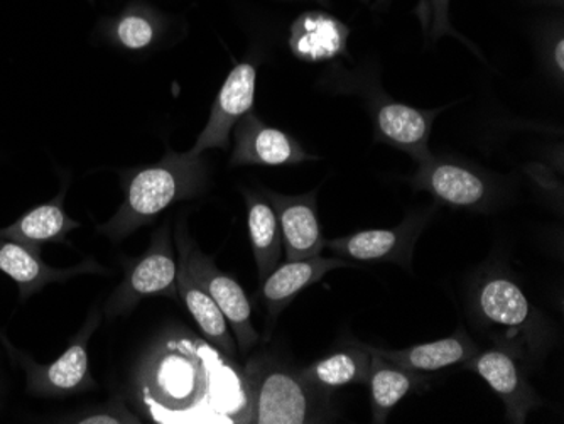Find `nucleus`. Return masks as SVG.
<instances>
[{"instance_id":"10","label":"nucleus","mask_w":564,"mask_h":424,"mask_svg":"<svg viewBox=\"0 0 564 424\" xmlns=\"http://www.w3.org/2000/svg\"><path fill=\"white\" fill-rule=\"evenodd\" d=\"M0 272L18 284L19 300L25 302L50 284L63 283L82 274H109L95 259L72 268H51L41 252L15 240L0 239Z\"/></svg>"},{"instance_id":"8","label":"nucleus","mask_w":564,"mask_h":424,"mask_svg":"<svg viewBox=\"0 0 564 424\" xmlns=\"http://www.w3.org/2000/svg\"><path fill=\"white\" fill-rule=\"evenodd\" d=\"M426 224V217L408 218L394 229L360 230L350 236L326 240L325 249H329L340 259L358 262H395L402 268H409L414 243Z\"/></svg>"},{"instance_id":"18","label":"nucleus","mask_w":564,"mask_h":424,"mask_svg":"<svg viewBox=\"0 0 564 424\" xmlns=\"http://www.w3.org/2000/svg\"><path fill=\"white\" fill-rule=\"evenodd\" d=\"M63 199L65 192L22 215L11 226L2 227L0 239L15 240L40 252L47 243H66L68 233L80 229L82 224L66 214Z\"/></svg>"},{"instance_id":"9","label":"nucleus","mask_w":564,"mask_h":424,"mask_svg":"<svg viewBox=\"0 0 564 424\" xmlns=\"http://www.w3.org/2000/svg\"><path fill=\"white\" fill-rule=\"evenodd\" d=\"M256 77L258 72L250 63L237 65L230 72L215 98L207 128L203 129L192 151H188L189 156L199 157L208 149H228L230 132L237 122L252 110Z\"/></svg>"},{"instance_id":"24","label":"nucleus","mask_w":564,"mask_h":424,"mask_svg":"<svg viewBox=\"0 0 564 424\" xmlns=\"http://www.w3.org/2000/svg\"><path fill=\"white\" fill-rule=\"evenodd\" d=\"M72 423L80 424H123L139 423L134 414L129 413L123 406L110 407L109 411H100V413L87 414V416H78L72 420Z\"/></svg>"},{"instance_id":"11","label":"nucleus","mask_w":564,"mask_h":424,"mask_svg":"<svg viewBox=\"0 0 564 424\" xmlns=\"http://www.w3.org/2000/svg\"><path fill=\"white\" fill-rule=\"evenodd\" d=\"M234 129L236 148L230 157L232 166H284L316 160L290 134L269 128L252 112L246 113Z\"/></svg>"},{"instance_id":"6","label":"nucleus","mask_w":564,"mask_h":424,"mask_svg":"<svg viewBox=\"0 0 564 424\" xmlns=\"http://www.w3.org/2000/svg\"><path fill=\"white\" fill-rule=\"evenodd\" d=\"M167 296L171 300L177 294V261L171 246L170 229L163 227L151 239L148 251L139 258L134 268L127 272L116 293L109 297L106 315H126L134 309L148 296Z\"/></svg>"},{"instance_id":"22","label":"nucleus","mask_w":564,"mask_h":424,"mask_svg":"<svg viewBox=\"0 0 564 424\" xmlns=\"http://www.w3.org/2000/svg\"><path fill=\"white\" fill-rule=\"evenodd\" d=\"M423 382L424 378L421 373L402 369L372 352V366H370L367 385L370 388L373 423H386L389 414L402 399L416 391Z\"/></svg>"},{"instance_id":"4","label":"nucleus","mask_w":564,"mask_h":424,"mask_svg":"<svg viewBox=\"0 0 564 424\" xmlns=\"http://www.w3.org/2000/svg\"><path fill=\"white\" fill-rule=\"evenodd\" d=\"M177 262H182L193 280L210 294L232 328L240 354H249L259 344V334L252 325V306L242 286L230 274L221 271L210 256L203 254L186 230L185 221L176 227Z\"/></svg>"},{"instance_id":"5","label":"nucleus","mask_w":564,"mask_h":424,"mask_svg":"<svg viewBox=\"0 0 564 424\" xmlns=\"http://www.w3.org/2000/svg\"><path fill=\"white\" fill-rule=\"evenodd\" d=\"M100 323L97 308L90 313L82 330L73 338L65 352L51 363H37L28 354L12 348L9 356L25 373V389L37 398H68L95 388L88 367V341Z\"/></svg>"},{"instance_id":"16","label":"nucleus","mask_w":564,"mask_h":424,"mask_svg":"<svg viewBox=\"0 0 564 424\" xmlns=\"http://www.w3.org/2000/svg\"><path fill=\"white\" fill-rule=\"evenodd\" d=\"M417 185L442 204L456 208H477L489 198L484 180L467 167L452 163H423Z\"/></svg>"},{"instance_id":"1","label":"nucleus","mask_w":564,"mask_h":424,"mask_svg":"<svg viewBox=\"0 0 564 424\" xmlns=\"http://www.w3.org/2000/svg\"><path fill=\"white\" fill-rule=\"evenodd\" d=\"M203 180L202 156L167 153L156 166L132 176L123 204L109 221L98 226V232L112 240L126 239L151 224L170 205L195 196L202 189Z\"/></svg>"},{"instance_id":"3","label":"nucleus","mask_w":564,"mask_h":424,"mask_svg":"<svg viewBox=\"0 0 564 424\" xmlns=\"http://www.w3.org/2000/svg\"><path fill=\"white\" fill-rule=\"evenodd\" d=\"M250 423L304 424L322 420L325 394L310 388L300 373L272 362L247 366Z\"/></svg>"},{"instance_id":"13","label":"nucleus","mask_w":564,"mask_h":424,"mask_svg":"<svg viewBox=\"0 0 564 424\" xmlns=\"http://www.w3.org/2000/svg\"><path fill=\"white\" fill-rule=\"evenodd\" d=\"M350 262L345 259L322 258V256L286 261L279 265L261 284V293L265 305H268L269 318H278L279 313L286 308L301 291L319 283L328 272L335 271V269L350 268Z\"/></svg>"},{"instance_id":"19","label":"nucleus","mask_w":564,"mask_h":424,"mask_svg":"<svg viewBox=\"0 0 564 424\" xmlns=\"http://www.w3.org/2000/svg\"><path fill=\"white\" fill-rule=\"evenodd\" d=\"M433 113L413 109L404 104H383L377 112V131L380 139L411 154L420 163L433 160L430 141Z\"/></svg>"},{"instance_id":"15","label":"nucleus","mask_w":564,"mask_h":424,"mask_svg":"<svg viewBox=\"0 0 564 424\" xmlns=\"http://www.w3.org/2000/svg\"><path fill=\"white\" fill-rule=\"evenodd\" d=\"M372 352L369 345L354 344L350 347L338 348L312 366L301 369L300 376L310 388L322 394H332L337 389L347 385L362 384L369 381Z\"/></svg>"},{"instance_id":"21","label":"nucleus","mask_w":564,"mask_h":424,"mask_svg":"<svg viewBox=\"0 0 564 424\" xmlns=\"http://www.w3.org/2000/svg\"><path fill=\"white\" fill-rule=\"evenodd\" d=\"M247 202V226H249L250 243L253 259L258 265L259 283L278 268L282 256L281 229L278 215L269 204V199L259 193H243Z\"/></svg>"},{"instance_id":"20","label":"nucleus","mask_w":564,"mask_h":424,"mask_svg":"<svg viewBox=\"0 0 564 424\" xmlns=\"http://www.w3.org/2000/svg\"><path fill=\"white\" fill-rule=\"evenodd\" d=\"M177 294L182 297L188 312L192 313L208 344L217 348L221 356L236 357L237 341L230 334L227 318L218 308L217 303L212 300L210 294L193 280L188 269L182 262H177Z\"/></svg>"},{"instance_id":"25","label":"nucleus","mask_w":564,"mask_h":424,"mask_svg":"<svg viewBox=\"0 0 564 424\" xmlns=\"http://www.w3.org/2000/svg\"><path fill=\"white\" fill-rule=\"evenodd\" d=\"M554 62H556L557 69L563 72L564 69V41L560 40L556 44V50H554Z\"/></svg>"},{"instance_id":"7","label":"nucleus","mask_w":564,"mask_h":424,"mask_svg":"<svg viewBox=\"0 0 564 424\" xmlns=\"http://www.w3.org/2000/svg\"><path fill=\"white\" fill-rule=\"evenodd\" d=\"M464 367L480 376L502 399L506 420L510 423H525L529 413L540 406L541 398L535 394L534 388L529 382L524 363L502 348L478 350L464 363Z\"/></svg>"},{"instance_id":"12","label":"nucleus","mask_w":564,"mask_h":424,"mask_svg":"<svg viewBox=\"0 0 564 424\" xmlns=\"http://www.w3.org/2000/svg\"><path fill=\"white\" fill-rule=\"evenodd\" d=\"M278 215L282 249L286 261L315 258L325 251L326 240L316 214V193L301 196L265 192Z\"/></svg>"},{"instance_id":"14","label":"nucleus","mask_w":564,"mask_h":424,"mask_svg":"<svg viewBox=\"0 0 564 424\" xmlns=\"http://www.w3.org/2000/svg\"><path fill=\"white\" fill-rule=\"evenodd\" d=\"M370 352L383 357L389 362L413 370L417 373L436 372L453 366H464L480 350L478 345L468 337L464 328L455 334L430 344L413 345L401 350H386V348L370 347Z\"/></svg>"},{"instance_id":"23","label":"nucleus","mask_w":564,"mask_h":424,"mask_svg":"<svg viewBox=\"0 0 564 424\" xmlns=\"http://www.w3.org/2000/svg\"><path fill=\"white\" fill-rule=\"evenodd\" d=\"M117 37L129 50H142L154 40V28L141 15H127L117 26Z\"/></svg>"},{"instance_id":"2","label":"nucleus","mask_w":564,"mask_h":424,"mask_svg":"<svg viewBox=\"0 0 564 424\" xmlns=\"http://www.w3.org/2000/svg\"><path fill=\"white\" fill-rule=\"evenodd\" d=\"M474 308L496 347L522 363H535L543 357L546 323L514 280L506 274L484 278L475 287Z\"/></svg>"},{"instance_id":"26","label":"nucleus","mask_w":564,"mask_h":424,"mask_svg":"<svg viewBox=\"0 0 564 424\" xmlns=\"http://www.w3.org/2000/svg\"><path fill=\"white\" fill-rule=\"evenodd\" d=\"M0 341H2V345H4L6 350H8V352H12V348H14V345H11V341H9L8 338L4 337V334H2V331H0Z\"/></svg>"},{"instance_id":"17","label":"nucleus","mask_w":564,"mask_h":424,"mask_svg":"<svg viewBox=\"0 0 564 424\" xmlns=\"http://www.w3.org/2000/svg\"><path fill=\"white\" fill-rule=\"evenodd\" d=\"M348 33V28L338 19L325 12H306L291 26V52L303 62H328L344 55Z\"/></svg>"}]
</instances>
